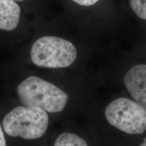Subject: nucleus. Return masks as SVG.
<instances>
[{
    "mask_svg": "<svg viewBox=\"0 0 146 146\" xmlns=\"http://www.w3.org/2000/svg\"><path fill=\"white\" fill-rule=\"evenodd\" d=\"M138 146H146V137L143 140L141 143H140Z\"/></svg>",
    "mask_w": 146,
    "mask_h": 146,
    "instance_id": "nucleus-11",
    "label": "nucleus"
},
{
    "mask_svg": "<svg viewBox=\"0 0 146 146\" xmlns=\"http://www.w3.org/2000/svg\"><path fill=\"white\" fill-rule=\"evenodd\" d=\"M124 83L135 101L146 109V64L129 69L124 76Z\"/></svg>",
    "mask_w": 146,
    "mask_h": 146,
    "instance_id": "nucleus-5",
    "label": "nucleus"
},
{
    "mask_svg": "<svg viewBox=\"0 0 146 146\" xmlns=\"http://www.w3.org/2000/svg\"><path fill=\"white\" fill-rule=\"evenodd\" d=\"M0 146H7V143L6 140H5L4 133H3L1 125H0Z\"/></svg>",
    "mask_w": 146,
    "mask_h": 146,
    "instance_id": "nucleus-10",
    "label": "nucleus"
},
{
    "mask_svg": "<svg viewBox=\"0 0 146 146\" xmlns=\"http://www.w3.org/2000/svg\"><path fill=\"white\" fill-rule=\"evenodd\" d=\"M76 57L75 46L68 40L56 36L39 38L31 50L33 63L42 68H66L74 63Z\"/></svg>",
    "mask_w": 146,
    "mask_h": 146,
    "instance_id": "nucleus-3",
    "label": "nucleus"
},
{
    "mask_svg": "<svg viewBox=\"0 0 146 146\" xmlns=\"http://www.w3.org/2000/svg\"><path fill=\"white\" fill-rule=\"evenodd\" d=\"M15 1H23L24 0H14Z\"/></svg>",
    "mask_w": 146,
    "mask_h": 146,
    "instance_id": "nucleus-12",
    "label": "nucleus"
},
{
    "mask_svg": "<svg viewBox=\"0 0 146 146\" xmlns=\"http://www.w3.org/2000/svg\"><path fill=\"white\" fill-rule=\"evenodd\" d=\"M52 146H90L83 137L74 133L64 132L54 140Z\"/></svg>",
    "mask_w": 146,
    "mask_h": 146,
    "instance_id": "nucleus-7",
    "label": "nucleus"
},
{
    "mask_svg": "<svg viewBox=\"0 0 146 146\" xmlns=\"http://www.w3.org/2000/svg\"><path fill=\"white\" fill-rule=\"evenodd\" d=\"M16 91L23 104L39 108L49 113L62 112L68 100V94L62 89L35 76L22 81Z\"/></svg>",
    "mask_w": 146,
    "mask_h": 146,
    "instance_id": "nucleus-1",
    "label": "nucleus"
},
{
    "mask_svg": "<svg viewBox=\"0 0 146 146\" xmlns=\"http://www.w3.org/2000/svg\"><path fill=\"white\" fill-rule=\"evenodd\" d=\"M130 5L139 18L146 20V0H130Z\"/></svg>",
    "mask_w": 146,
    "mask_h": 146,
    "instance_id": "nucleus-8",
    "label": "nucleus"
},
{
    "mask_svg": "<svg viewBox=\"0 0 146 146\" xmlns=\"http://www.w3.org/2000/svg\"><path fill=\"white\" fill-rule=\"evenodd\" d=\"M72 1L83 6H90L96 3L99 0H72Z\"/></svg>",
    "mask_w": 146,
    "mask_h": 146,
    "instance_id": "nucleus-9",
    "label": "nucleus"
},
{
    "mask_svg": "<svg viewBox=\"0 0 146 146\" xmlns=\"http://www.w3.org/2000/svg\"><path fill=\"white\" fill-rule=\"evenodd\" d=\"M21 8L14 0H0V29L11 31L20 21Z\"/></svg>",
    "mask_w": 146,
    "mask_h": 146,
    "instance_id": "nucleus-6",
    "label": "nucleus"
},
{
    "mask_svg": "<svg viewBox=\"0 0 146 146\" xmlns=\"http://www.w3.org/2000/svg\"><path fill=\"white\" fill-rule=\"evenodd\" d=\"M49 125L47 112L39 108L18 106L4 116L3 129L8 136L27 141L41 139Z\"/></svg>",
    "mask_w": 146,
    "mask_h": 146,
    "instance_id": "nucleus-2",
    "label": "nucleus"
},
{
    "mask_svg": "<svg viewBox=\"0 0 146 146\" xmlns=\"http://www.w3.org/2000/svg\"><path fill=\"white\" fill-rule=\"evenodd\" d=\"M104 115L110 125L127 135H138L146 131V109L129 98L113 100Z\"/></svg>",
    "mask_w": 146,
    "mask_h": 146,
    "instance_id": "nucleus-4",
    "label": "nucleus"
}]
</instances>
